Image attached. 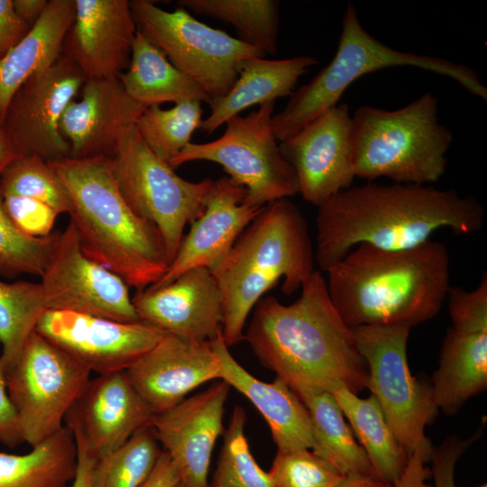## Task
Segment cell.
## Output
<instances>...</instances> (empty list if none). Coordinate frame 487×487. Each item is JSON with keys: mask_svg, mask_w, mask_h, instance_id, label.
<instances>
[{"mask_svg": "<svg viewBox=\"0 0 487 487\" xmlns=\"http://www.w3.org/2000/svg\"><path fill=\"white\" fill-rule=\"evenodd\" d=\"M484 217L481 203L455 189L373 182L350 187L317 207L315 261L326 271L359 244L411 248L441 228L475 233Z\"/></svg>", "mask_w": 487, "mask_h": 487, "instance_id": "6da1fadb", "label": "cell"}, {"mask_svg": "<svg viewBox=\"0 0 487 487\" xmlns=\"http://www.w3.org/2000/svg\"><path fill=\"white\" fill-rule=\"evenodd\" d=\"M300 289L289 305L262 297L244 340L298 396L340 384L357 394L366 388L367 366L353 329L331 302L326 280L315 271Z\"/></svg>", "mask_w": 487, "mask_h": 487, "instance_id": "7a4b0ae2", "label": "cell"}, {"mask_svg": "<svg viewBox=\"0 0 487 487\" xmlns=\"http://www.w3.org/2000/svg\"><path fill=\"white\" fill-rule=\"evenodd\" d=\"M326 272L331 302L351 328H412L438 314L451 288L448 251L431 239L399 250L359 244Z\"/></svg>", "mask_w": 487, "mask_h": 487, "instance_id": "3957f363", "label": "cell"}, {"mask_svg": "<svg viewBox=\"0 0 487 487\" xmlns=\"http://www.w3.org/2000/svg\"><path fill=\"white\" fill-rule=\"evenodd\" d=\"M69 194L70 221L83 253L144 289L159 280L170 260L157 228L138 216L121 194L109 157L48 161Z\"/></svg>", "mask_w": 487, "mask_h": 487, "instance_id": "277c9868", "label": "cell"}, {"mask_svg": "<svg viewBox=\"0 0 487 487\" xmlns=\"http://www.w3.org/2000/svg\"><path fill=\"white\" fill-rule=\"evenodd\" d=\"M306 220L289 198L264 206L212 271L222 296V337L230 347L244 340L250 312L282 280V292L299 290L314 269Z\"/></svg>", "mask_w": 487, "mask_h": 487, "instance_id": "5b68a950", "label": "cell"}, {"mask_svg": "<svg viewBox=\"0 0 487 487\" xmlns=\"http://www.w3.org/2000/svg\"><path fill=\"white\" fill-rule=\"evenodd\" d=\"M437 112V98L430 92L395 110L359 106L352 116L354 176L418 185L441 179L453 134L439 123Z\"/></svg>", "mask_w": 487, "mask_h": 487, "instance_id": "8992f818", "label": "cell"}, {"mask_svg": "<svg viewBox=\"0 0 487 487\" xmlns=\"http://www.w3.org/2000/svg\"><path fill=\"white\" fill-rule=\"evenodd\" d=\"M409 66L448 77L472 95L487 100V87L465 64L395 50L374 38L361 24L354 5L348 4L331 61L308 83L296 89L271 121L280 142L326 110L336 106L348 87L366 74L391 67Z\"/></svg>", "mask_w": 487, "mask_h": 487, "instance_id": "52a82bcc", "label": "cell"}, {"mask_svg": "<svg viewBox=\"0 0 487 487\" xmlns=\"http://www.w3.org/2000/svg\"><path fill=\"white\" fill-rule=\"evenodd\" d=\"M352 329L367 366L366 388L376 399L396 439L409 457L418 453L425 463L429 462L434 446L425 428L438 409L430 383L410 372L407 345L411 328L361 326Z\"/></svg>", "mask_w": 487, "mask_h": 487, "instance_id": "ba28073f", "label": "cell"}, {"mask_svg": "<svg viewBox=\"0 0 487 487\" xmlns=\"http://www.w3.org/2000/svg\"><path fill=\"white\" fill-rule=\"evenodd\" d=\"M109 158L121 194L138 216L157 228L170 262L186 225L204 210L214 180L193 182L179 176L149 150L135 127Z\"/></svg>", "mask_w": 487, "mask_h": 487, "instance_id": "9c48e42d", "label": "cell"}, {"mask_svg": "<svg viewBox=\"0 0 487 487\" xmlns=\"http://www.w3.org/2000/svg\"><path fill=\"white\" fill-rule=\"evenodd\" d=\"M137 30L209 96H224L247 59L265 57L225 31L212 28L179 7L166 11L151 1H130Z\"/></svg>", "mask_w": 487, "mask_h": 487, "instance_id": "30bf717a", "label": "cell"}, {"mask_svg": "<svg viewBox=\"0 0 487 487\" xmlns=\"http://www.w3.org/2000/svg\"><path fill=\"white\" fill-rule=\"evenodd\" d=\"M274 101L247 115H235L224 133L204 143H188L168 163L172 169L197 161L220 165L227 176L246 189V201L255 207L299 194L296 175L282 155L271 121Z\"/></svg>", "mask_w": 487, "mask_h": 487, "instance_id": "8fae6325", "label": "cell"}, {"mask_svg": "<svg viewBox=\"0 0 487 487\" xmlns=\"http://www.w3.org/2000/svg\"><path fill=\"white\" fill-rule=\"evenodd\" d=\"M91 372L35 330L5 374L23 442L32 447L63 427L66 415L87 388Z\"/></svg>", "mask_w": 487, "mask_h": 487, "instance_id": "7c38bea8", "label": "cell"}, {"mask_svg": "<svg viewBox=\"0 0 487 487\" xmlns=\"http://www.w3.org/2000/svg\"><path fill=\"white\" fill-rule=\"evenodd\" d=\"M451 326L444 337L430 388L438 409L454 415L487 388V275L473 290L451 287Z\"/></svg>", "mask_w": 487, "mask_h": 487, "instance_id": "4fadbf2b", "label": "cell"}, {"mask_svg": "<svg viewBox=\"0 0 487 487\" xmlns=\"http://www.w3.org/2000/svg\"><path fill=\"white\" fill-rule=\"evenodd\" d=\"M46 309L72 311L123 323L140 319L127 283L87 257L71 221L59 231L41 275Z\"/></svg>", "mask_w": 487, "mask_h": 487, "instance_id": "5bb4252c", "label": "cell"}, {"mask_svg": "<svg viewBox=\"0 0 487 487\" xmlns=\"http://www.w3.org/2000/svg\"><path fill=\"white\" fill-rule=\"evenodd\" d=\"M86 81L67 58L27 79L13 96L2 123L19 156H39L47 161L69 157V142L60 122Z\"/></svg>", "mask_w": 487, "mask_h": 487, "instance_id": "9a60e30c", "label": "cell"}, {"mask_svg": "<svg viewBox=\"0 0 487 487\" xmlns=\"http://www.w3.org/2000/svg\"><path fill=\"white\" fill-rule=\"evenodd\" d=\"M35 331L98 375L126 371L166 334L142 321L54 309L41 313Z\"/></svg>", "mask_w": 487, "mask_h": 487, "instance_id": "2e32d148", "label": "cell"}, {"mask_svg": "<svg viewBox=\"0 0 487 487\" xmlns=\"http://www.w3.org/2000/svg\"><path fill=\"white\" fill-rule=\"evenodd\" d=\"M353 120L345 103L326 110L279 142L296 175L299 193L318 207L351 187Z\"/></svg>", "mask_w": 487, "mask_h": 487, "instance_id": "e0dca14e", "label": "cell"}, {"mask_svg": "<svg viewBox=\"0 0 487 487\" xmlns=\"http://www.w3.org/2000/svg\"><path fill=\"white\" fill-rule=\"evenodd\" d=\"M230 386L223 380L186 398L162 413L155 414L152 427L174 464L184 487H208L211 455L223 433L225 405Z\"/></svg>", "mask_w": 487, "mask_h": 487, "instance_id": "ac0fdd59", "label": "cell"}, {"mask_svg": "<svg viewBox=\"0 0 487 487\" xmlns=\"http://www.w3.org/2000/svg\"><path fill=\"white\" fill-rule=\"evenodd\" d=\"M132 301L140 321L166 334L198 342L222 335V296L207 268L188 270L160 288L138 289Z\"/></svg>", "mask_w": 487, "mask_h": 487, "instance_id": "d6986e66", "label": "cell"}, {"mask_svg": "<svg viewBox=\"0 0 487 487\" xmlns=\"http://www.w3.org/2000/svg\"><path fill=\"white\" fill-rule=\"evenodd\" d=\"M153 415L123 371L90 380L64 423L97 460L152 427Z\"/></svg>", "mask_w": 487, "mask_h": 487, "instance_id": "ffe728a7", "label": "cell"}, {"mask_svg": "<svg viewBox=\"0 0 487 487\" xmlns=\"http://www.w3.org/2000/svg\"><path fill=\"white\" fill-rule=\"evenodd\" d=\"M246 189L228 176L213 181L200 216L190 228L162 277L149 289L173 281L188 270H215L226 257L237 238L264 207L246 199Z\"/></svg>", "mask_w": 487, "mask_h": 487, "instance_id": "44dd1931", "label": "cell"}, {"mask_svg": "<svg viewBox=\"0 0 487 487\" xmlns=\"http://www.w3.org/2000/svg\"><path fill=\"white\" fill-rule=\"evenodd\" d=\"M125 373L155 415L175 407L207 381L221 380V365L211 342L165 334Z\"/></svg>", "mask_w": 487, "mask_h": 487, "instance_id": "7402d4cb", "label": "cell"}, {"mask_svg": "<svg viewBox=\"0 0 487 487\" xmlns=\"http://www.w3.org/2000/svg\"><path fill=\"white\" fill-rule=\"evenodd\" d=\"M62 46L86 80L118 77L127 69L137 32L129 0H75Z\"/></svg>", "mask_w": 487, "mask_h": 487, "instance_id": "603a6c76", "label": "cell"}, {"mask_svg": "<svg viewBox=\"0 0 487 487\" xmlns=\"http://www.w3.org/2000/svg\"><path fill=\"white\" fill-rule=\"evenodd\" d=\"M145 108L128 96L118 77L86 80L81 98L69 103L60 122L69 157H111Z\"/></svg>", "mask_w": 487, "mask_h": 487, "instance_id": "cb8c5ba5", "label": "cell"}, {"mask_svg": "<svg viewBox=\"0 0 487 487\" xmlns=\"http://www.w3.org/2000/svg\"><path fill=\"white\" fill-rule=\"evenodd\" d=\"M221 365V380L234 388L267 422L277 452L312 449L314 437L308 409L280 378L265 382L247 372L231 354L222 335L212 342Z\"/></svg>", "mask_w": 487, "mask_h": 487, "instance_id": "d4e9b609", "label": "cell"}, {"mask_svg": "<svg viewBox=\"0 0 487 487\" xmlns=\"http://www.w3.org/2000/svg\"><path fill=\"white\" fill-rule=\"evenodd\" d=\"M317 63L316 58L307 55L281 60L264 57L245 60L227 94L211 101V112L203 119L200 128L211 134L250 106L290 96L299 78Z\"/></svg>", "mask_w": 487, "mask_h": 487, "instance_id": "484cf974", "label": "cell"}, {"mask_svg": "<svg viewBox=\"0 0 487 487\" xmlns=\"http://www.w3.org/2000/svg\"><path fill=\"white\" fill-rule=\"evenodd\" d=\"M75 0H49L27 36L0 59V124L18 88L54 64L75 18Z\"/></svg>", "mask_w": 487, "mask_h": 487, "instance_id": "4316f807", "label": "cell"}, {"mask_svg": "<svg viewBox=\"0 0 487 487\" xmlns=\"http://www.w3.org/2000/svg\"><path fill=\"white\" fill-rule=\"evenodd\" d=\"M128 96L144 107L164 102L199 101L210 105V96L138 30L127 70L118 76Z\"/></svg>", "mask_w": 487, "mask_h": 487, "instance_id": "83f0119b", "label": "cell"}, {"mask_svg": "<svg viewBox=\"0 0 487 487\" xmlns=\"http://www.w3.org/2000/svg\"><path fill=\"white\" fill-rule=\"evenodd\" d=\"M329 392L348 420L377 478L392 486L404 472L409 456L392 433L374 396L360 398L341 384Z\"/></svg>", "mask_w": 487, "mask_h": 487, "instance_id": "f1b7e54d", "label": "cell"}, {"mask_svg": "<svg viewBox=\"0 0 487 487\" xmlns=\"http://www.w3.org/2000/svg\"><path fill=\"white\" fill-rule=\"evenodd\" d=\"M78 451L66 425L23 455L0 452V487H70Z\"/></svg>", "mask_w": 487, "mask_h": 487, "instance_id": "f546056e", "label": "cell"}, {"mask_svg": "<svg viewBox=\"0 0 487 487\" xmlns=\"http://www.w3.org/2000/svg\"><path fill=\"white\" fill-rule=\"evenodd\" d=\"M298 397L311 419L314 437L311 450L345 475L358 473L377 478L335 397L326 391H308Z\"/></svg>", "mask_w": 487, "mask_h": 487, "instance_id": "4dcf8cb0", "label": "cell"}, {"mask_svg": "<svg viewBox=\"0 0 487 487\" xmlns=\"http://www.w3.org/2000/svg\"><path fill=\"white\" fill-rule=\"evenodd\" d=\"M178 5L195 14L230 24L238 40L265 55H274L280 26L277 0H179Z\"/></svg>", "mask_w": 487, "mask_h": 487, "instance_id": "1f68e13d", "label": "cell"}, {"mask_svg": "<svg viewBox=\"0 0 487 487\" xmlns=\"http://www.w3.org/2000/svg\"><path fill=\"white\" fill-rule=\"evenodd\" d=\"M45 309L41 283L0 280V368L5 375L16 363Z\"/></svg>", "mask_w": 487, "mask_h": 487, "instance_id": "d6a6232c", "label": "cell"}, {"mask_svg": "<svg viewBox=\"0 0 487 487\" xmlns=\"http://www.w3.org/2000/svg\"><path fill=\"white\" fill-rule=\"evenodd\" d=\"M203 109L199 101H184L170 109L146 107L135 123V129L149 150L169 162L188 143L200 128Z\"/></svg>", "mask_w": 487, "mask_h": 487, "instance_id": "836d02e7", "label": "cell"}, {"mask_svg": "<svg viewBox=\"0 0 487 487\" xmlns=\"http://www.w3.org/2000/svg\"><path fill=\"white\" fill-rule=\"evenodd\" d=\"M152 427L133 436L116 450L98 458L90 487H141L162 451Z\"/></svg>", "mask_w": 487, "mask_h": 487, "instance_id": "e575fe53", "label": "cell"}, {"mask_svg": "<svg viewBox=\"0 0 487 487\" xmlns=\"http://www.w3.org/2000/svg\"><path fill=\"white\" fill-rule=\"evenodd\" d=\"M245 422L244 409L235 405L208 487H273L269 473L260 467L251 453L244 433Z\"/></svg>", "mask_w": 487, "mask_h": 487, "instance_id": "d590c367", "label": "cell"}, {"mask_svg": "<svg viewBox=\"0 0 487 487\" xmlns=\"http://www.w3.org/2000/svg\"><path fill=\"white\" fill-rule=\"evenodd\" d=\"M3 196L16 195L41 201L59 215L69 214L71 203L56 171L44 159L19 156L0 175Z\"/></svg>", "mask_w": 487, "mask_h": 487, "instance_id": "8d00e7d4", "label": "cell"}, {"mask_svg": "<svg viewBox=\"0 0 487 487\" xmlns=\"http://www.w3.org/2000/svg\"><path fill=\"white\" fill-rule=\"evenodd\" d=\"M59 231L46 237L22 233L8 217L0 188V275L15 278L22 274L41 276L47 266Z\"/></svg>", "mask_w": 487, "mask_h": 487, "instance_id": "74e56055", "label": "cell"}, {"mask_svg": "<svg viewBox=\"0 0 487 487\" xmlns=\"http://www.w3.org/2000/svg\"><path fill=\"white\" fill-rule=\"evenodd\" d=\"M268 473L273 487H335L345 476L310 449L277 452Z\"/></svg>", "mask_w": 487, "mask_h": 487, "instance_id": "f35d334b", "label": "cell"}, {"mask_svg": "<svg viewBox=\"0 0 487 487\" xmlns=\"http://www.w3.org/2000/svg\"><path fill=\"white\" fill-rule=\"evenodd\" d=\"M3 203L10 220L24 234L46 237L52 233L59 214L50 206L16 195L3 196Z\"/></svg>", "mask_w": 487, "mask_h": 487, "instance_id": "ab89813d", "label": "cell"}, {"mask_svg": "<svg viewBox=\"0 0 487 487\" xmlns=\"http://www.w3.org/2000/svg\"><path fill=\"white\" fill-rule=\"evenodd\" d=\"M482 433V430L479 428L468 438L464 439L458 436H452L445 439L441 445L433 446L429 459L431 463L429 470L431 477L434 479L433 487H456L455 482L456 463ZM478 487H487V484L484 483Z\"/></svg>", "mask_w": 487, "mask_h": 487, "instance_id": "60d3db41", "label": "cell"}, {"mask_svg": "<svg viewBox=\"0 0 487 487\" xmlns=\"http://www.w3.org/2000/svg\"><path fill=\"white\" fill-rule=\"evenodd\" d=\"M31 29L14 10L13 0H0V59L19 44Z\"/></svg>", "mask_w": 487, "mask_h": 487, "instance_id": "b9f144b4", "label": "cell"}, {"mask_svg": "<svg viewBox=\"0 0 487 487\" xmlns=\"http://www.w3.org/2000/svg\"><path fill=\"white\" fill-rule=\"evenodd\" d=\"M0 443L14 448L23 443L16 409L8 395L6 379L0 368Z\"/></svg>", "mask_w": 487, "mask_h": 487, "instance_id": "7bdbcfd3", "label": "cell"}, {"mask_svg": "<svg viewBox=\"0 0 487 487\" xmlns=\"http://www.w3.org/2000/svg\"><path fill=\"white\" fill-rule=\"evenodd\" d=\"M179 482L176 464L169 454L162 450L152 473L141 487H175Z\"/></svg>", "mask_w": 487, "mask_h": 487, "instance_id": "ee69618b", "label": "cell"}, {"mask_svg": "<svg viewBox=\"0 0 487 487\" xmlns=\"http://www.w3.org/2000/svg\"><path fill=\"white\" fill-rule=\"evenodd\" d=\"M431 473L418 453L409 457L404 472L391 487H432L426 482Z\"/></svg>", "mask_w": 487, "mask_h": 487, "instance_id": "f6af8a7d", "label": "cell"}, {"mask_svg": "<svg viewBox=\"0 0 487 487\" xmlns=\"http://www.w3.org/2000/svg\"><path fill=\"white\" fill-rule=\"evenodd\" d=\"M78 451V464L75 478L70 487H90L92 471L96 459L87 451L81 436L72 430Z\"/></svg>", "mask_w": 487, "mask_h": 487, "instance_id": "bcb514c9", "label": "cell"}, {"mask_svg": "<svg viewBox=\"0 0 487 487\" xmlns=\"http://www.w3.org/2000/svg\"><path fill=\"white\" fill-rule=\"evenodd\" d=\"M47 0H13V5L18 15L32 27L43 14Z\"/></svg>", "mask_w": 487, "mask_h": 487, "instance_id": "7dc6e473", "label": "cell"}, {"mask_svg": "<svg viewBox=\"0 0 487 487\" xmlns=\"http://www.w3.org/2000/svg\"><path fill=\"white\" fill-rule=\"evenodd\" d=\"M335 487H391L380 479L358 473L346 474Z\"/></svg>", "mask_w": 487, "mask_h": 487, "instance_id": "c3c4849f", "label": "cell"}, {"mask_svg": "<svg viewBox=\"0 0 487 487\" xmlns=\"http://www.w3.org/2000/svg\"><path fill=\"white\" fill-rule=\"evenodd\" d=\"M17 157L16 152L10 142L2 124H0V175Z\"/></svg>", "mask_w": 487, "mask_h": 487, "instance_id": "681fc988", "label": "cell"}, {"mask_svg": "<svg viewBox=\"0 0 487 487\" xmlns=\"http://www.w3.org/2000/svg\"><path fill=\"white\" fill-rule=\"evenodd\" d=\"M175 487H184L183 484L179 482Z\"/></svg>", "mask_w": 487, "mask_h": 487, "instance_id": "f907efd6", "label": "cell"}]
</instances>
